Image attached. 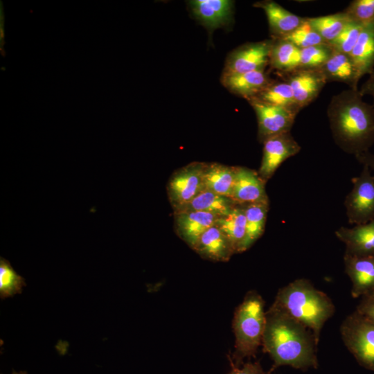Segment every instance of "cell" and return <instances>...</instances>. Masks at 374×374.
<instances>
[{
  "label": "cell",
  "instance_id": "6da1fadb",
  "mask_svg": "<svg viewBox=\"0 0 374 374\" xmlns=\"http://www.w3.org/2000/svg\"><path fill=\"white\" fill-rule=\"evenodd\" d=\"M262 346L274 362L269 373L280 366L301 370L318 366L317 344L313 333L289 316L271 308L266 311Z\"/></svg>",
  "mask_w": 374,
  "mask_h": 374
},
{
  "label": "cell",
  "instance_id": "7a4b0ae2",
  "mask_svg": "<svg viewBox=\"0 0 374 374\" xmlns=\"http://www.w3.org/2000/svg\"><path fill=\"white\" fill-rule=\"evenodd\" d=\"M362 97L358 89L344 90L332 98L327 109L335 143L355 156L374 144V107Z\"/></svg>",
  "mask_w": 374,
  "mask_h": 374
},
{
  "label": "cell",
  "instance_id": "3957f363",
  "mask_svg": "<svg viewBox=\"0 0 374 374\" xmlns=\"http://www.w3.org/2000/svg\"><path fill=\"white\" fill-rule=\"evenodd\" d=\"M271 309L289 316L308 328L319 341L325 323L334 314L331 299L306 278H298L278 291Z\"/></svg>",
  "mask_w": 374,
  "mask_h": 374
},
{
  "label": "cell",
  "instance_id": "277c9868",
  "mask_svg": "<svg viewBox=\"0 0 374 374\" xmlns=\"http://www.w3.org/2000/svg\"><path fill=\"white\" fill-rule=\"evenodd\" d=\"M265 323V301L260 294L251 290L234 312L235 365L239 366L243 364L244 359L255 357L258 348L262 346Z\"/></svg>",
  "mask_w": 374,
  "mask_h": 374
},
{
  "label": "cell",
  "instance_id": "5b68a950",
  "mask_svg": "<svg viewBox=\"0 0 374 374\" xmlns=\"http://www.w3.org/2000/svg\"><path fill=\"white\" fill-rule=\"evenodd\" d=\"M340 332L359 364L374 371V323L355 311L343 321Z\"/></svg>",
  "mask_w": 374,
  "mask_h": 374
},
{
  "label": "cell",
  "instance_id": "8992f818",
  "mask_svg": "<svg viewBox=\"0 0 374 374\" xmlns=\"http://www.w3.org/2000/svg\"><path fill=\"white\" fill-rule=\"evenodd\" d=\"M351 181L353 188L344 200L348 222L366 224L374 220V176L364 165L360 175Z\"/></svg>",
  "mask_w": 374,
  "mask_h": 374
},
{
  "label": "cell",
  "instance_id": "52a82bcc",
  "mask_svg": "<svg viewBox=\"0 0 374 374\" xmlns=\"http://www.w3.org/2000/svg\"><path fill=\"white\" fill-rule=\"evenodd\" d=\"M203 162H192L175 170L167 184V194L173 211L192 200L204 188Z\"/></svg>",
  "mask_w": 374,
  "mask_h": 374
},
{
  "label": "cell",
  "instance_id": "ba28073f",
  "mask_svg": "<svg viewBox=\"0 0 374 374\" xmlns=\"http://www.w3.org/2000/svg\"><path fill=\"white\" fill-rule=\"evenodd\" d=\"M272 38L246 43L232 51L227 56L223 73H242L265 70L269 64Z\"/></svg>",
  "mask_w": 374,
  "mask_h": 374
},
{
  "label": "cell",
  "instance_id": "9c48e42d",
  "mask_svg": "<svg viewBox=\"0 0 374 374\" xmlns=\"http://www.w3.org/2000/svg\"><path fill=\"white\" fill-rule=\"evenodd\" d=\"M247 101L256 112L258 121V137L262 143L267 139L289 132L298 112L283 107L262 103L253 98Z\"/></svg>",
  "mask_w": 374,
  "mask_h": 374
},
{
  "label": "cell",
  "instance_id": "30bf717a",
  "mask_svg": "<svg viewBox=\"0 0 374 374\" xmlns=\"http://www.w3.org/2000/svg\"><path fill=\"white\" fill-rule=\"evenodd\" d=\"M262 143V157L258 172L265 181L272 177L285 160L296 155L301 150V146L290 132L269 137Z\"/></svg>",
  "mask_w": 374,
  "mask_h": 374
},
{
  "label": "cell",
  "instance_id": "8fae6325",
  "mask_svg": "<svg viewBox=\"0 0 374 374\" xmlns=\"http://www.w3.org/2000/svg\"><path fill=\"white\" fill-rule=\"evenodd\" d=\"M283 75L284 81L292 88L296 103L301 109L317 98L327 83L319 69L299 68Z\"/></svg>",
  "mask_w": 374,
  "mask_h": 374
},
{
  "label": "cell",
  "instance_id": "7c38bea8",
  "mask_svg": "<svg viewBox=\"0 0 374 374\" xmlns=\"http://www.w3.org/2000/svg\"><path fill=\"white\" fill-rule=\"evenodd\" d=\"M265 181L255 170L235 166L231 198L238 204H269Z\"/></svg>",
  "mask_w": 374,
  "mask_h": 374
},
{
  "label": "cell",
  "instance_id": "4fadbf2b",
  "mask_svg": "<svg viewBox=\"0 0 374 374\" xmlns=\"http://www.w3.org/2000/svg\"><path fill=\"white\" fill-rule=\"evenodd\" d=\"M345 272L352 282L351 295L357 299L374 290V256L345 253Z\"/></svg>",
  "mask_w": 374,
  "mask_h": 374
},
{
  "label": "cell",
  "instance_id": "5bb4252c",
  "mask_svg": "<svg viewBox=\"0 0 374 374\" xmlns=\"http://www.w3.org/2000/svg\"><path fill=\"white\" fill-rule=\"evenodd\" d=\"M175 230L177 235L192 249L200 236L215 224L218 217L203 211L174 213Z\"/></svg>",
  "mask_w": 374,
  "mask_h": 374
},
{
  "label": "cell",
  "instance_id": "9a60e30c",
  "mask_svg": "<svg viewBox=\"0 0 374 374\" xmlns=\"http://www.w3.org/2000/svg\"><path fill=\"white\" fill-rule=\"evenodd\" d=\"M188 4L195 18L210 30L226 26L232 19V1L193 0Z\"/></svg>",
  "mask_w": 374,
  "mask_h": 374
},
{
  "label": "cell",
  "instance_id": "2e32d148",
  "mask_svg": "<svg viewBox=\"0 0 374 374\" xmlns=\"http://www.w3.org/2000/svg\"><path fill=\"white\" fill-rule=\"evenodd\" d=\"M221 83L230 92L246 98L256 96L274 80L265 70L242 73H222Z\"/></svg>",
  "mask_w": 374,
  "mask_h": 374
},
{
  "label": "cell",
  "instance_id": "e0dca14e",
  "mask_svg": "<svg viewBox=\"0 0 374 374\" xmlns=\"http://www.w3.org/2000/svg\"><path fill=\"white\" fill-rule=\"evenodd\" d=\"M335 235L345 244V253L374 256V220L353 228L341 226L335 231Z\"/></svg>",
  "mask_w": 374,
  "mask_h": 374
},
{
  "label": "cell",
  "instance_id": "ac0fdd59",
  "mask_svg": "<svg viewBox=\"0 0 374 374\" xmlns=\"http://www.w3.org/2000/svg\"><path fill=\"white\" fill-rule=\"evenodd\" d=\"M193 250L213 262H226L235 253L231 242L215 224L200 236Z\"/></svg>",
  "mask_w": 374,
  "mask_h": 374
},
{
  "label": "cell",
  "instance_id": "d6986e66",
  "mask_svg": "<svg viewBox=\"0 0 374 374\" xmlns=\"http://www.w3.org/2000/svg\"><path fill=\"white\" fill-rule=\"evenodd\" d=\"M253 6L265 11L271 37H285L299 27L305 19L290 12L273 1H258L255 3Z\"/></svg>",
  "mask_w": 374,
  "mask_h": 374
},
{
  "label": "cell",
  "instance_id": "ffe728a7",
  "mask_svg": "<svg viewBox=\"0 0 374 374\" xmlns=\"http://www.w3.org/2000/svg\"><path fill=\"white\" fill-rule=\"evenodd\" d=\"M328 82H340L357 89L359 80L357 69L349 54L334 50L328 60L319 69Z\"/></svg>",
  "mask_w": 374,
  "mask_h": 374
},
{
  "label": "cell",
  "instance_id": "44dd1931",
  "mask_svg": "<svg viewBox=\"0 0 374 374\" xmlns=\"http://www.w3.org/2000/svg\"><path fill=\"white\" fill-rule=\"evenodd\" d=\"M238 204L231 197L219 195L208 189H204L192 200L174 213L203 211L222 216L230 212Z\"/></svg>",
  "mask_w": 374,
  "mask_h": 374
},
{
  "label": "cell",
  "instance_id": "7402d4cb",
  "mask_svg": "<svg viewBox=\"0 0 374 374\" xmlns=\"http://www.w3.org/2000/svg\"><path fill=\"white\" fill-rule=\"evenodd\" d=\"M349 55L359 78L374 71V21L364 26Z\"/></svg>",
  "mask_w": 374,
  "mask_h": 374
},
{
  "label": "cell",
  "instance_id": "603a6c76",
  "mask_svg": "<svg viewBox=\"0 0 374 374\" xmlns=\"http://www.w3.org/2000/svg\"><path fill=\"white\" fill-rule=\"evenodd\" d=\"M235 166L219 163H204L203 179L205 189L231 197Z\"/></svg>",
  "mask_w": 374,
  "mask_h": 374
},
{
  "label": "cell",
  "instance_id": "cb8c5ba5",
  "mask_svg": "<svg viewBox=\"0 0 374 374\" xmlns=\"http://www.w3.org/2000/svg\"><path fill=\"white\" fill-rule=\"evenodd\" d=\"M215 226L231 242L235 253H242L246 231L244 205L238 204L228 213L218 217Z\"/></svg>",
  "mask_w": 374,
  "mask_h": 374
},
{
  "label": "cell",
  "instance_id": "d4e9b609",
  "mask_svg": "<svg viewBox=\"0 0 374 374\" xmlns=\"http://www.w3.org/2000/svg\"><path fill=\"white\" fill-rule=\"evenodd\" d=\"M269 56L272 69L285 74L299 68L301 49L283 38H274Z\"/></svg>",
  "mask_w": 374,
  "mask_h": 374
},
{
  "label": "cell",
  "instance_id": "484cf974",
  "mask_svg": "<svg viewBox=\"0 0 374 374\" xmlns=\"http://www.w3.org/2000/svg\"><path fill=\"white\" fill-rule=\"evenodd\" d=\"M246 216L245 237L242 251L249 249L265 231L269 204L256 203L244 205Z\"/></svg>",
  "mask_w": 374,
  "mask_h": 374
},
{
  "label": "cell",
  "instance_id": "4316f807",
  "mask_svg": "<svg viewBox=\"0 0 374 374\" xmlns=\"http://www.w3.org/2000/svg\"><path fill=\"white\" fill-rule=\"evenodd\" d=\"M251 98L269 105L283 107L298 112L301 110L296 103L292 88L285 81L274 80L256 96Z\"/></svg>",
  "mask_w": 374,
  "mask_h": 374
},
{
  "label": "cell",
  "instance_id": "83f0119b",
  "mask_svg": "<svg viewBox=\"0 0 374 374\" xmlns=\"http://www.w3.org/2000/svg\"><path fill=\"white\" fill-rule=\"evenodd\" d=\"M307 19L324 42L328 44L335 40L350 20L344 12L307 18Z\"/></svg>",
  "mask_w": 374,
  "mask_h": 374
},
{
  "label": "cell",
  "instance_id": "f1b7e54d",
  "mask_svg": "<svg viewBox=\"0 0 374 374\" xmlns=\"http://www.w3.org/2000/svg\"><path fill=\"white\" fill-rule=\"evenodd\" d=\"M25 280L16 273L10 262L0 258V297L4 299L21 294L26 286Z\"/></svg>",
  "mask_w": 374,
  "mask_h": 374
},
{
  "label": "cell",
  "instance_id": "f546056e",
  "mask_svg": "<svg viewBox=\"0 0 374 374\" xmlns=\"http://www.w3.org/2000/svg\"><path fill=\"white\" fill-rule=\"evenodd\" d=\"M334 49L328 44H323L301 49L299 68L319 69L330 57Z\"/></svg>",
  "mask_w": 374,
  "mask_h": 374
},
{
  "label": "cell",
  "instance_id": "4dcf8cb0",
  "mask_svg": "<svg viewBox=\"0 0 374 374\" xmlns=\"http://www.w3.org/2000/svg\"><path fill=\"white\" fill-rule=\"evenodd\" d=\"M283 38L290 41L300 49L327 44L312 28L307 18H305L302 24L294 31Z\"/></svg>",
  "mask_w": 374,
  "mask_h": 374
},
{
  "label": "cell",
  "instance_id": "1f68e13d",
  "mask_svg": "<svg viewBox=\"0 0 374 374\" xmlns=\"http://www.w3.org/2000/svg\"><path fill=\"white\" fill-rule=\"evenodd\" d=\"M363 27V25L350 20L330 45L337 51L350 54L359 37Z\"/></svg>",
  "mask_w": 374,
  "mask_h": 374
},
{
  "label": "cell",
  "instance_id": "d6a6232c",
  "mask_svg": "<svg viewBox=\"0 0 374 374\" xmlns=\"http://www.w3.org/2000/svg\"><path fill=\"white\" fill-rule=\"evenodd\" d=\"M348 18L363 26L374 21V0H355L344 11Z\"/></svg>",
  "mask_w": 374,
  "mask_h": 374
},
{
  "label": "cell",
  "instance_id": "836d02e7",
  "mask_svg": "<svg viewBox=\"0 0 374 374\" xmlns=\"http://www.w3.org/2000/svg\"><path fill=\"white\" fill-rule=\"evenodd\" d=\"M355 311L374 323V290L361 297Z\"/></svg>",
  "mask_w": 374,
  "mask_h": 374
},
{
  "label": "cell",
  "instance_id": "e575fe53",
  "mask_svg": "<svg viewBox=\"0 0 374 374\" xmlns=\"http://www.w3.org/2000/svg\"><path fill=\"white\" fill-rule=\"evenodd\" d=\"M229 374H270V373H266L259 362H248L238 366L231 361V370Z\"/></svg>",
  "mask_w": 374,
  "mask_h": 374
},
{
  "label": "cell",
  "instance_id": "d590c367",
  "mask_svg": "<svg viewBox=\"0 0 374 374\" xmlns=\"http://www.w3.org/2000/svg\"><path fill=\"white\" fill-rule=\"evenodd\" d=\"M359 91L362 96L364 95H371L373 98V105L374 107V71L370 74L369 78L362 84Z\"/></svg>",
  "mask_w": 374,
  "mask_h": 374
},
{
  "label": "cell",
  "instance_id": "8d00e7d4",
  "mask_svg": "<svg viewBox=\"0 0 374 374\" xmlns=\"http://www.w3.org/2000/svg\"><path fill=\"white\" fill-rule=\"evenodd\" d=\"M355 158L359 163L364 166H367L370 169L374 170V154L368 151L355 155Z\"/></svg>",
  "mask_w": 374,
  "mask_h": 374
},
{
  "label": "cell",
  "instance_id": "74e56055",
  "mask_svg": "<svg viewBox=\"0 0 374 374\" xmlns=\"http://www.w3.org/2000/svg\"><path fill=\"white\" fill-rule=\"evenodd\" d=\"M12 374H27V373H26V372H24V371H20V372L17 373V372L13 371Z\"/></svg>",
  "mask_w": 374,
  "mask_h": 374
}]
</instances>
